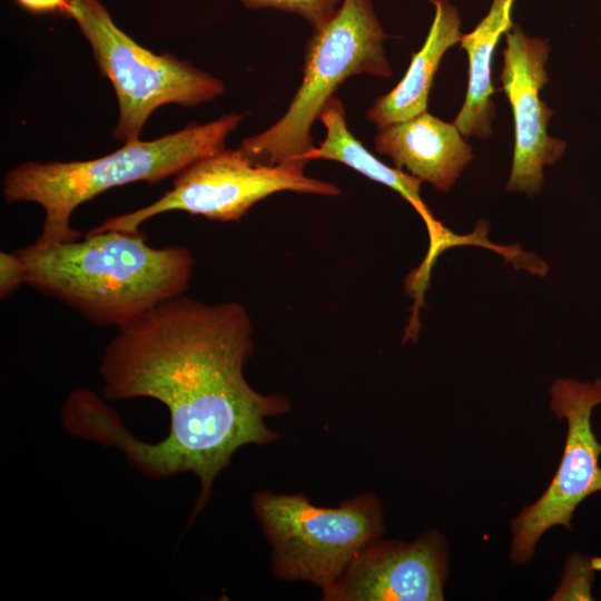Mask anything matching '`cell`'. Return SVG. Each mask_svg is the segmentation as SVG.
Instances as JSON below:
<instances>
[{
	"label": "cell",
	"instance_id": "obj_4",
	"mask_svg": "<svg viewBox=\"0 0 601 601\" xmlns=\"http://www.w3.org/2000/svg\"><path fill=\"white\" fill-rule=\"evenodd\" d=\"M388 37L371 0H342L331 19L313 30L302 82L284 115L269 128L245 138L239 148L257 164L307 160L315 147L313 124L338 87L357 75L392 76L384 49Z\"/></svg>",
	"mask_w": 601,
	"mask_h": 601
},
{
	"label": "cell",
	"instance_id": "obj_14",
	"mask_svg": "<svg viewBox=\"0 0 601 601\" xmlns=\"http://www.w3.org/2000/svg\"><path fill=\"white\" fill-rule=\"evenodd\" d=\"M515 0H493L487 14L460 43L467 53L469 81L464 104L453 124L464 137L487 139L492 135L495 107L491 99L492 59L503 33L514 28L512 9Z\"/></svg>",
	"mask_w": 601,
	"mask_h": 601
},
{
	"label": "cell",
	"instance_id": "obj_15",
	"mask_svg": "<svg viewBox=\"0 0 601 601\" xmlns=\"http://www.w3.org/2000/svg\"><path fill=\"white\" fill-rule=\"evenodd\" d=\"M601 560L572 554L565 564L562 580L552 600H591L594 572L601 569Z\"/></svg>",
	"mask_w": 601,
	"mask_h": 601
},
{
	"label": "cell",
	"instance_id": "obj_3",
	"mask_svg": "<svg viewBox=\"0 0 601 601\" xmlns=\"http://www.w3.org/2000/svg\"><path fill=\"white\" fill-rule=\"evenodd\" d=\"M244 116L230 112L155 140L126 142L92 160L22 162L7 173L3 198L9 204L30 201L43 208L42 230L33 246L77 240L80 233L70 226V217L79 205L114 187L137 181L157 184L176 176L195 161L223 150Z\"/></svg>",
	"mask_w": 601,
	"mask_h": 601
},
{
	"label": "cell",
	"instance_id": "obj_12",
	"mask_svg": "<svg viewBox=\"0 0 601 601\" xmlns=\"http://www.w3.org/2000/svg\"><path fill=\"white\" fill-rule=\"evenodd\" d=\"M318 120L325 128V137L318 147L307 155V160L325 159L341 162L371 180L385 185L401 195L418 213L426 225L431 250L443 247L451 230L444 227L423 201L420 189L422 180L404 170L392 168L377 159L349 131L346 122L344 104L336 96L332 97Z\"/></svg>",
	"mask_w": 601,
	"mask_h": 601
},
{
	"label": "cell",
	"instance_id": "obj_17",
	"mask_svg": "<svg viewBox=\"0 0 601 601\" xmlns=\"http://www.w3.org/2000/svg\"><path fill=\"white\" fill-rule=\"evenodd\" d=\"M28 270L26 263L14 253L1 252L0 254V296L4 299L11 295L21 284L27 283Z\"/></svg>",
	"mask_w": 601,
	"mask_h": 601
},
{
	"label": "cell",
	"instance_id": "obj_18",
	"mask_svg": "<svg viewBox=\"0 0 601 601\" xmlns=\"http://www.w3.org/2000/svg\"><path fill=\"white\" fill-rule=\"evenodd\" d=\"M22 8L35 13H60L71 17V0H16Z\"/></svg>",
	"mask_w": 601,
	"mask_h": 601
},
{
	"label": "cell",
	"instance_id": "obj_11",
	"mask_svg": "<svg viewBox=\"0 0 601 601\" xmlns=\"http://www.w3.org/2000/svg\"><path fill=\"white\" fill-rule=\"evenodd\" d=\"M374 146L395 168L444 193L473 159L472 147L456 126L427 111L377 130Z\"/></svg>",
	"mask_w": 601,
	"mask_h": 601
},
{
	"label": "cell",
	"instance_id": "obj_8",
	"mask_svg": "<svg viewBox=\"0 0 601 601\" xmlns=\"http://www.w3.org/2000/svg\"><path fill=\"white\" fill-rule=\"evenodd\" d=\"M551 410L566 420L568 433L558 471L541 497L512 521L511 559L530 561L542 534L552 526L571 529L578 505L601 492V444L591 426L593 408L601 404V378L579 382L562 378L551 387Z\"/></svg>",
	"mask_w": 601,
	"mask_h": 601
},
{
	"label": "cell",
	"instance_id": "obj_7",
	"mask_svg": "<svg viewBox=\"0 0 601 601\" xmlns=\"http://www.w3.org/2000/svg\"><path fill=\"white\" fill-rule=\"evenodd\" d=\"M308 160L265 165L240 148L217 151L179 171L173 188L148 206L115 216L89 231H139L142 223L168 211H186L216 221H236L258 201L280 191L337 196L329 181L305 175Z\"/></svg>",
	"mask_w": 601,
	"mask_h": 601
},
{
	"label": "cell",
	"instance_id": "obj_1",
	"mask_svg": "<svg viewBox=\"0 0 601 601\" xmlns=\"http://www.w3.org/2000/svg\"><path fill=\"white\" fill-rule=\"evenodd\" d=\"M253 323L237 302L207 304L180 295L118 327L100 364L108 400L150 397L169 412V432L148 444L128 433L95 393L71 402L69 431L119 447L129 462L154 477L194 473L204 508L216 476L248 444L278 439L266 418L289 410L278 394H262L244 367L254 351Z\"/></svg>",
	"mask_w": 601,
	"mask_h": 601
},
{
	"label": "cell",
	"instance_id": "obj_16",
	"mask_svg": "<svg viewBox=\"0 0 601 601\" xmlns=\"http://www.w3.org/2000/svg\"><path fill=\"white\" fill-rule=\"evenodd\" d=\"M249 9L270 8L295 13L311 23L313 30L323 27L342 0H238Z\"/></svg>",
	"mask_w": 601,
	"mask_h": 601
},
{
	"label": "cell",
	"instance_id": "obj_6",
	"mask_svg": "<svg viewBox=\"0 0 601 601\" xmlns=\"http://www.w3.org/2000/svg\"><path fill=\"white\" fill-rule=\"evenodd\" d=\"M71 4L70 18L115 89L119 117L112 136L117 140H139L150 115L164 105L193 107L224 92L219 79L188 61L141 47L115 23L99 0H71Z\"/></svg>",
	"mask_w": 601,
	"mask_h": 601
},
{
	"label": "cell",
	"instance_id": "obj_2",
	"mask_svg": "<svg viewBox=\"0 0 601 601\" xmlns=\"http://www.w3.org/2000/svg\"><path fill=\"white\" fill-rule=\"evenodd\" d=\"M16 252L27 284L101 326L121 327L184 295L194 272L188 248L152 247L140 231H88L82 240Z\"/></svg>",
	"mask_w": 601,
	"mask_h": 601
},
{
	"label": "cell",
	"instance_id": "obj_9",
	"mask_svg": "<svg viewBox=\"0 0 601 601\" xmlns=\"http://www.w3.org/2000/svg\"><path fill=\"white\" fill-rule=\"evenodd\" d=\"M550 45L532 38L520 27L505 33L503 66L500 76L514 120V149L508 191L533 197L544 184L543 169L564 154V140L548 134L554 111L540 97L549 81L545 63Z\"/></svg>",
	"mask_w": 601,
	"mask_h": 601
},
{
	"label": "cell",
	"instance_id": "obj_10",
	"mask_svg": "<svg viewBox=\"0 0 601 601\" xmlns=\"http://www.w3.org/2000/svg\"><path fill=\"white\" fill-rule=\"evenodd\" d=\"M446 577V545L435 530L412 543L377 538L323 591V600L439 601Z\"/></svg>",
	"mask_w": 601,
	"mask_h": 601
},
{
	"label": "cell",
	"instance_id": "obj_5",
	"mask_svg": "<svg viewBox=\"0 0 601 601\" xmlns=\"http://www.w3.org/2000/svg\"><path fill=\"white\" fill-rule=\"evenodd\" d=\"M254 512L272 546V570L325 591L384 530L380 500L361 494L337 508L313 505L302 494H254Z\"/></svg>",
	"mask_w": 601,
	"mask_h": 601
},
{
	"label": "cell",
	"instance_id": "obj_13",
	"mask_svg": "<svg viewBox=\"0 0 601 601\" xmlns=\"http://www.w3.org/2000/svg\"><path fill=\"white\" fill-rule=\"evenodd\" d=\"M435 9L434 19L422 48L413 53L401 81L387 93L380 96L366 111L368 121L380 130L427 111L430 91L435 72L445 52L457 42L461 19L449 0H430Z\"/></svg>",
	"mask_w": 601,
	"mask_h": 601
}]
</instances>
